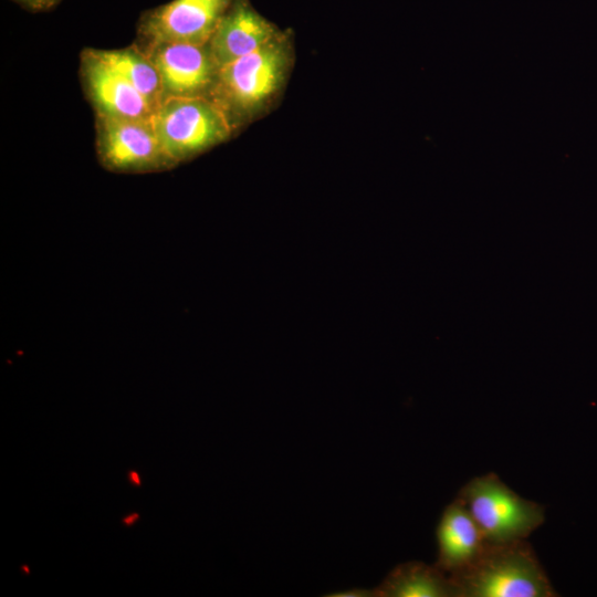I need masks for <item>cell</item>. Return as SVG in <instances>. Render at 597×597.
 Segmentation results:
<instances>
[{
    "instance_id": "6da1fadb",
    "label": "cell",
    "mask_w": 597,
    "mask_h": 597,
    "mask_svg": "<svg viewBox=\"0 0 597 597\" xmlns=\"http://www.w3.org/2000/svg\"><path fill=\"white\" fill-rule=\"evenodd\" d=\"M291 62L292 48L281 33L264 46L219 67L209 97L237 129L260 114L279 93Z\"/></svg>"
},
{
    "instance_id": "7a4b0ae2",
    "label": "cell",
    "mask_w": 597,
    "mask_h": 597,
    "mask_svg": "<svg viewBox=\"0 0 597 597\" xmlns=\"http://www.w3.org/2000/svg\"><path fill=\"white\" fill-rule=\"evenodd\" d=\"M457 597H554L557 594L526 540L486 542L465 568L449 575Z\"/></svg>"
},
{
    "instance_id": "3957f363",
    "label": "cell",
    "mask_w": 597,
    "mask_h": 597,
    "mask_svg": "<svg viewBox=\"0 0 597 597\" xmlns=\"http://www.w3.org/2000/svg\"><path fill=\"white\" fill-rule=\"evenodd\" d=\"M455 499L489 543L526 540L545 521L542 505L520 496L493 472L471 479Z\"/></svg>"
},
{
    "instance_id": "277c9868",
    "label": "cell",
    "mask_w": 597,
    "mask_h": 597,
    "mask_svg": "<svg viewBox=\"0 0 597 597\" xmlns=\"http://www.w3.org/2000/svg\"><path fill=\"white\" fill-rule=\"evenodd\" d=\"M151 121L175 166L223 143L234 132L224 112L207 96L166 98Z\"/></svg>"
},
{
    "instance_id": "5b68a950",
    "label": "cell",
    "mask_w": 597,
    "mask_h": 597,
    "mask_svg": "<svg viewBox=\"0 0 597 597\" xmlns=\"http://www.w3.org/2000/svg\"><path fill=\"white\" fill-rule=\"evenodd\" d=\"M95 149L103 168L117 174H148L175 166L151 118L95 115Z\"/></svg>"
},
{
    "instance_id": "8992f818",
    "label": "cell",
    "mask_w": 597,
    "mask_h": 597,
    "mask_svg": "<svg viewBox=\"0 0 597 597\" xmlns=\"http://www.w3.org/2000/svg\"><path fill=\"white\" fill-rule=\"evenodd\" d=\"M234 0H171L144 12L137 24L140 49L161 43L207 44Z\"/></svg>"
},
{
    "instance_id": "52a82bcc",
    "label": "cell",
    "mask_w": 597,
    "mask_h": 597,
    "mask_svg": "<svg viewBox=\"0 0 597 597\" xmlns=\"http://www.w3.org/2000/svg\"><path fill=\"white\" fill-rule=\"evenodd\" d=\"M142 50L158 71L163 101L171 97H209L219 67L208 43H161Z\"/></svg>"
},
{
    "instance_id": "ba28073f",
    "label": "cell",
    "mask_w": 597,
    "mask_h": 597,
    "mask_svg": "<svg viewBox=\"0 0 597 597\" xmlns=\"http://www.w3.org/2000/svg\"><path fill=\"white\" fill-rule=\"evenodd\" d=\"M80 77L95 115L116 118H151L155 107L121 73L105 62L97 49L80 56Z\"/></svg>"
},
{
    "instance_id": "9c48e42d",
    "label": "cell",
    "mask_w": 597,
    "mask_h": 597,
    "mask_svg": "<svg viewBox=\"0 0 597 597\" xmlns=\"http://www.w3.org/2000/svg\"><path fill=\"white\" fill-rule=\"evenodd\" d=\"M280 34L248 0H234L208 44L218 67H221L264 46Z\"/></svg>"
},
{
    "instance_id": "30bf717a",
    "label": "cell",
    "mask_w": 597,
    "mask_h": 597,
    "mask_svg": "<svg viewBox=\"0 0 597 597\" xmlns=\"http://www.w3.org/2000/svg\"><path fill=\"white\" fill-rule=\"evenodd\" d=\"M437 543L434 565L451 575L469 566L486 541L467 507L455 499L442 512L437 526Z\"/></svg>"
},
{
    "instance_id": "8fae6325",
    "label": "cell",
    "mask_w": 597,
    "mask_h": 597,
    "mask_svg": "<svg viewBox=\"0 0 597 597\" xmlns=\"http://www.w3.org/2000/svg\"><path fill=\"white\" fill-rule=\"evenodd\" d=\"M373 594L375 597H457L448 574L436 565L417 561L397 565Z\"/></svg>"
},
{
    "instance_id": "7c38bea8",
    "label": "cell",
    "mask_w": 597,
    "mask_h": 597,
    "mask_svg": "<svg viewBox=\"0 0 597 597\" xmlns=\"http://www.w3.org/2000/svg\"><path fill=\"white\" fill-rule=\"evenodd\" d=\"M97 50L101 57L128 80L157 109L163 101L161 82L148 55L135 43L122 49Z\"/></svg>"
},
{
    "instance_id": "4fadbf2b",
    "label": "cell",
    "mask_w": 597,
    "mask_h": 597,
    "mask_svg": "<svg viewBox=\"0 0 597 597\" xmlns=\"http://www.w3.org/2000/svg\"><path fill=\"white\" fill-rule=\"evenodd\" d=\"M32 12H43L53 9L62 0H12Z\"/></svg>"
},
{
    "instance_id": "5bb4252c",
    "label": "cell",
    "mask_w": 597,
    "mask_h": 597,
    "mask_svg": "<svg viewBox=\"0 0 597 597\" xmlns=\"http://www.w3.org/2000/svg\"><path fill=\"white\" fill-rule=\"evenodd\" d=\"M328 596H335V597H374V594H373V589L371 590H368V589H362V588H354V589H349V590H343V591H338V593H334V594H331Z\"/></svg>"
},
{
    "instance_id": "9a60e30c",
    "label": "cell",
    "mask_w": 597,
    "mask_h": 597,
    "mask_svg": "<svg viewBox=\"0 0 597 597\" xmlns=\"http://www.w3.org/2000/svg\"><path fill=\"white\" fill-rule=\"evenodd\" d=\"M128 475H129V480H130L134 484L140 485V481H139V476H138L137 472L130 471Z\"/></svg>"
},
{
    "instance_id": "2e32d148",
    "label": "cell",
    "mask_w": 597,
    "mask_h": 597,
    "mask_svg": "<svg viewBox=\"0 0 597 597\" xmlns=\"http://www.w3.org/2000/svg\"><path fill=\"white\" fill-rule=\"evenodd\" d=\"M137 519H138V514H137V513H133V514H130L129 516H127L126 519H124V523L130 525V524H133Z\"/></svg>"
}]
</instances>
